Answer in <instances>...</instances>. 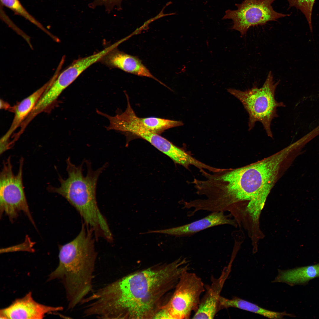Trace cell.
Returning a JSON list of instances; mask_svg holds the SVG:
<instances>
[{
	"instance_id": "ba28073f",
	"label": "cell",
	"mask_w": 319,
	"mask_h": 319,
	"mask_svg": "<svg viewBox=\"0 0 319 319\" xmlns=\"http://www.w3.org/2000/svg\"><path fill=\"white\" fill-rule=\"evenodd\" d=\"M276 0H244L236 4L235 10L228 9L222 19H231L233 25L231 29L239 31L241 36L245 35L252 26L262 25L271 21L290 15L278 13L272 6Z\"/></svg>"
},
{
	"instance_id": "d6986e66",
	"label": "cell",
	"mask_w": 319,
	"mask_h": 319,
	"mask_svg": "<svg viewBox=\"0 0 319 319\" xmlns=\"http://www.w3.org/2000/svg\"><path fill=\"white\" fill-rule=\"evenodd\" d=\"M2 5L32 23L49 35L53 39L55 36L50 33L23 6L19 0H0Z\"/></svg>"
},
{
	"instance_id": "2e32d148",
	"label": "cell",
	"mask_w": 319,
	"mask_h": 319,
	"mask_svg": "<svg viewBox=\"0 0 319 319\" xmlns=\"http://www.w3.org/2000/svg\"><path fill=\"white\" fill-rule=\"evenodd\" d=\"M230 307L239 308L271 319H282L285 316H291V315L285 312H275L264 309L237 297L229 299L220 296L219 301V310Z\"/></svg>"
},
{
	"instance_id": "3957f363",
	"label": "cell",
	"mask_w": 319,
	"mask_h": 319,
	"mask_svg": "<svg viewBox=\"0 0 319 319\" xmlns=\"http://www.w3.org/2000/svg\"><path fill=\"white\" fill-rule=\"evenodd\" d=\"M92 231L83 223L73 240L59 247L58 266L49 280H61L65 289L68 308L72 310L90 293L97 253Z\"/></svg>"
},
{
	"instance_id": "44dd1931",
	"label": "cell",
	"mask_w": 319,
	"mask_h": 319,
	"mask_svg": "<svg viewBox=\"0 0 319 319\" xmlns=\"http://www.w3.org/2000/svg\"><path fill=\"white\" fill-rule=\"evenodd\" d=\"M34 243L32 242L28 236L26 237L25 242L17 245L10 247L2 249V252L6 251H12L17 250L27 251H33L34 250L32 247Z\"/></svg>"
},
{
	"instance_id": "52a82bcc",
	"label": "cell",
	"mask_w": 319,
	"mask_h": 319,
	"mask_svg": "<svg viewBox=\"0 0 319 319\" xmlns=\"http://www.w3.org/2000/svg\"><path fill=\"white\" fill-rule=\"evenodd\" d=\"M11 156L3 161L0 174V212L1 216L4 213L13 222L22 211L28 218L35 227L33 219L30 211L22 181L24 158L19 161L18 173L15 175L13 171Z\"/></svg>"
},
{
	"instance_id": "ffe728a7",
	"label": "cell",
	"mask_w": 319,
	"mask_h": 319,
	"mask_svg": "<svg viewBox=\"0 0 319 319\" xmlns=\"http://www.w3.org/2000/svg\"><path fill=\"white\" fill-rule=\"evenodd\" d=\"M289 7H295L304 14L308 22L310 29L313 32L312 16L313 5L316 0H287Z\"/></svg>"
},
{
	"instance_id": "5bb4252c",
	"label": "cell",
	"mask_w": 319,
	"mask_h": 319,
	"mask_svg": "<svg viewBox=\"0 0 319 319\" xmlns=\"http://www.w3.org/2000/svg\"><path fill=\"white\" fill-rule=\"evenodd\" d=\"M100 61L109 67L117 68L138 76L153 78L164 85L151 74L140 59L118 50L116 47L106 54Z\"/></svg>"
},
{
	"instance_id": "9a60e30c",
	"label": "cell",
	"mask_w": 319,
	"mask_h": 319,
	"mask_svg": "<svg viewBox=\"0 0 319 319\" xmlns=\"http://www.w3.org/2000/svg\"><path fill=\"white\" fill-rule=\"evenodd\" d=\"M145 140L171 158L175 163L189 170L191 166H195L197 160L188 152L176 146L160 134L151 132L146 136Z\"/></svg>"
},
{
	"instance_id": "7c38bea8",
	"label": "cell",
	"mask_w": 319,
	"mask_h": 319,
	"mask_svg": "<svg viewBox=\"0 0 319 319\" xmlns=\"http://www.w3.org/2000/svg\"><path fill=\"white\" fill-rule=\"evenodd\" d=\"M232 261L224 267L220 276L211 278V284L206 286V293L201 299L198 308L193 319H213L219 310V301L224 283L230 273Z\"/></svg>"
},
{
	"instance_id": "30bf717a",
	"label": "cell",
	"mask_w": 319,
	"mask_h": 319,
	"mask_svg": "<svg viewBox=\"0 0 319 319\" xmlns=\"http://www.w3.org/2000/svg\"><path fill=\"white\" fill-rule=\"evenodd\" d=\"M61 307H54L39 303L29 292L24 297L17 299L8 307L1 310L2 319H42L46 314L62 310Z\"/></svg>"
},
{
	"instance_id": "603a6c76",
	"label": "cell",
	"mask_w": 319,
	"mask_h": 319,
	"mask_svg": "<svg viewBox=\"0 0 319 319\" xmlns=\"http://www.w3.org/2000/svg\"><path fill=\"white\" fill-rule=\"evenodd\" d=\"M9 105L2 100H0V108L2 109H8L9 108Z\"/></svg>"
},
{
	"instance_id": "9c48e42d",
	"label": "cell",
	"mask_w": 319,
	"mask_h": 319,
	"mask_svg": "<svg viewBox=\"0 0 319 319\" xmlns=\"http://www.w3.org/2000/svg\"><path fill=\"white\" fill-rule=\"evenodd\" d=\"M90 56L80 58L74 61L63 71L48 87L40 99L43 106L48 107L56 100L62 92L88 67L93 64Z\"/></svg>"
},
{
	"instance_id": "4fadbf2b",
	"label": "cell",
	"mask_w": 319,
	"mask_h": 319,
	"mask_svg": "<svg viewBox=\"0 0 319 319\" xmlns=\"http://www.w3.org/2000/svg\"><path fill=\"white\" fill-rule=\"evenodd\" d=\"M53 81L51 79L42 87L20 102L14 108V117L9 129L0 139V151L9 149L10 138L32 110L42 95Z\"/></svg>"
},
{
	"instance_id": "6da1fadb",
	"label": "cell",
	"mask_w": 319,
	"mask_h": 319,
	"mask_svg": "<svg viewBox=\"0 0 319 319\" xmlns=\"http://www.w3.org/2000/svg\"><path fill=\"white\" fill-rule=\"evenodd\" d=\"M180 257L123 276L99 288L86 301L90 316L103 319H154L189 264Z\"/></svg>"
},
{
	"instance_id": "ac0fdd59",
	"label": "cell",
	"mask_w": 319,
	"mask_h": 319,
	"mask_svg": "<svg viewBox=\"0 0 319 319\" xmlns=\"http://www.w3.org/2000/svg\"><path fill=\"white\" fill-rule=\"evenodd\" d=\"M132 116L133 120L139 125L148 130L160 135L167 129L182 126L183 124L181 121L161 118H140L137 116L135 112L132 114Z\"/></svg>"
},
{
	"instance_id": "5b68a950",
	"label": "cell",
	"mask_w": 319,
	"mask_h": 319,
	"mask_svg": "<svg viewBox=\"0 0 319 319\" xmlns=\"http://www.w3.org/2000/svg\"><path fill=\"white\" fill-rule=\"evenodd\" d=\"M279 82V81L277 82L274 81L270 71L260 88L254 85L244 91L232 88L227 89L229 92L240 101L248 113L249 131L254 128L256 122H260L267 135L273 137L271 128L272 121L279 116L277 108L285 106L283 102H278L275 98L276 89Z\"/></svg>"
},
{
	"instance_id": "e0dca14e",
	"label": "cell",
	"mask_w": 319,
	"mask_h": 319,
	"mask_svg": "<svg viewBox=\"0 0 319 319\" xmlns=\"http://www.w3.org/2000/svg\"><path fill=\"white\" fill-rule=\"evenodd\" d=\"M319 276V264L287 270H278L274 282H283L290 285L304 283Z\"/></svg>"
},
{
	"instance_id": "8992f818",
	"label": "cell",
	"mask_w": 319,
	"mask_h": 319,
	"mask_svg": "<svg viewBox=\"0 0 319 319\" xmlns=\"http://www.w3.org/2000/svg\"><path fill=\"white\" fill-rule=\"evenodd\" d=\"M188 271L182 274L169 300L154 319H189L197 310L205 287L201 278Z\"/></svg>"
},
{
	"instance_id": "277c9868",
	"label": "cell",
	"mask_w": 319,
	"mask_h": 319,
	"mask_svg": "<svg viewBox=\"0 0 319 319\" xmlns=\"http://www.w3.org/2000/svg\"><path fill=\"white\" fill-rule=\"evenodd\" d=\"M87 168L86 175L83 173L84 161L78 166L72 163L69 157L66 160L67 178L63 179L59 176V187L49 185L47 190L64 197L74 206L82 218L86 226L93 232L97 238H108L112 235L106 219L98 207L96 190L99 176L107 167L105 163L102 167L93 170L91 163L85 160Z\"/></svg>"
},
{
	"instance_id": "7a4b0ae2",
	"label": "cell",
	"mask_w": 319,
	"mask_h": 319,
	"mask_svg": "<svg viewBox=\"0 0 319 319\" xmlns=\"http://www.w3.org/2000/svg\"><path fill=\"white\" fill-rule=\"evenodd\" d=\"M288 153L285 149L251 165L222 168L210 175L208 185L215 203L226 211L235 209L254 222L259 221L271 190Z\"/></svg>"
},
{
	"instance_id": "7402d4cb",
	"label": "cell",
	"mask_w": 319,
	"mask_h": 319,
	"mask_svg": "<svg viewBox=\"0 0 319 319\" xmlns=\"http://www.w3.org/2000/svg\"><path fill=\"white\" fill-rule=\"evenodd\" d=\"M123 0H95L91 5L92 7L98 5H104L107 10L110 11L115 6H121V3Z\"/></svg>"
},
{
	"instance_id": "8fae6325",
	"label": "cell",
	"mask_w": 319,
	"mask_h": 319,
	"mask_svg": "<svg viewBox=\"0 0 319 319\" xmlns=\"http://www.w3.org/2000/svg\"><path fill=\"white\" fill-rule=\"evenodd\" d=\"M225 212H211L199 219L180 226L162 230H149L146 234L158 233L167 234L176 237L191 236L203 230L215 226L229 225L237 227V223L231 215L226 214Z\"/></svg>"
}]
</instances>
